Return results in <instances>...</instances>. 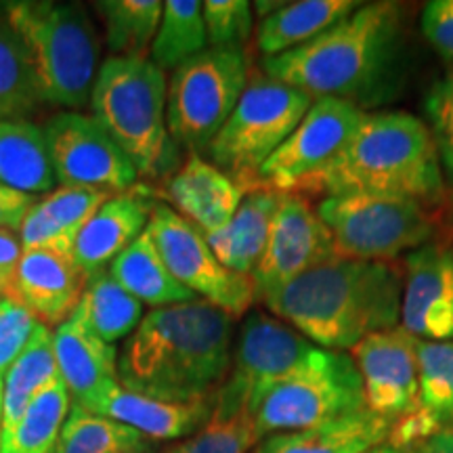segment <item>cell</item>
<instances>
[{"instance_id": "cell-49", "label": "cell", "mask_w": 453, "mask_h": 453, "mask_svg": "<svg viewBox=\"0 0 453 453\" xmlns=\"http://www.w3.org/2000/svg\"><path fill=\"white\" fill-rule=\"evenodd\" d=\"M3 390H4V382H3V376H0V437H3Z\"/></svg>"}, {"instance_id": "cell-19", "label": "cell", "mask_w": 453, "mask_h": 453, "mask_svg": "<svg viewBox=\"0 0 453 453\" xmlns=\"http://www.w3.org/2000/svg\"><path fill=\"white\" fill-rule=\"evenodd\" d=\"M88 277L73 257L44 250H24L13 273V300L47 327L70 319L81 307Z\"/></svg>"}, {"instance_id": "cell-46", "label": "cell", "mask_w": 453, "mask_h": 453, "mask_svg": "<svg viewBox=\"0 0 453 453\" xmlns=\"http://www.w3.org/2000/svg\"><path fill=\"white\" fill-rule=\"evenodd\" d=\"M7 298H13V277L0 273V303Z\"/></svg>"}, {"instance_id": "cell-11", "label": "cell", "mask_w": 453, "mask_h": 453, "mask_svg": "<svg viewBox=\"0 0 453 453\" xmlns=\"http://www.w3.org/2000/svg\"><path fill=\"white\" fill-rule=\"evenodd\" d=\"M147 234L174 280L191 294L225 311L229 317H242L252 307L257 300L252 277L225 269L203 240L202 231L177 211L166 203L154 206Z\"/></svg>"}, {"instance_id": "cell-14", "label": "cell", "mask_w": 453, "mask_h": 453, "mask_svg": "<svg viewBox=\"0 0 453 453\" xmlns=\"http://www.w3.org/2000/svg\"><path fill=\"white\" fill-rule=\"evenodd\" d=\"M336 257L330 229L304 196L281 194L267 248L252 273L257 298L265 300L298 275Z\"/></svg>"}, {"instance_id": "cell-43", "label": "cell", "mask_w": 453, "mask_h": 453, "mask_svg": "<svg viewBox=\"0 0 453 453\" xmlns=\"http://www.w3.org/2000/svg\"><path fill=\"white\" fill-rule=\"evenodd\" d=\"M36 196L17 191L13 187L0 185V229L19 231L26 214L36 203Z\"/></svg>"}, {"instance_id": "cell-5", "label": "cell", "mask_w": 453, "mask_h": 453, "mask_svg": "<svg viewBox=\"0 0 453 453\" xmlns=\"http://www.w3.org/2000/svg\"><path fill=\"white\" fill-rule=\"evenodd\" d=\"M36 76L42 104L81 110L90 104L99 73L97 27L81 3L11 0L0 3Z\"/></svg>"}, {"instance_id": "cell-42", "label": "cell", "mask_w": 453, "mask_h": 453, "mask_svg": "<svg viewBox=\"0 0 453 453\" xmlns=\"http://www.w3.org/2000/svg\"><path fill=\"white\" fill-rule=\"evenodd\" d=\"M420 27L424 38L447 65H453V0H433L422 11Z\"/></svg>"}, {"instance_id": "cell-22", "label": "cell", "mask_w": 453, "mask_h": 453, "mask_svg": "<svg viewBox=\"0 0 453 453\" xmlns=\"http://www.w3.org/2000/svg\"><path fill=\"white\" fill-rule=\"evenodd\" d=\"M214 403L217 395L196 401H164L130 393L118 384L97 413L127 424L150 441H174L196 434L208 422Z\"/></svg>"}, {"instance_id": "cell-23", "label": "cell", "mask_w": 453, "mask_h": 453, "mask_svg": "<svg viewBox=\"0 0 453 453\" xmlns=\"http://www.w3.org/2000/svg\"><path fill=\"white\" fill-rule=\"evenodd\" d=\"M280 200L281 194L263 187L248 191L229 225L202 234L225 269L252 277L267 248L271 223Z\"/></svg>"}, {"instance_id": "cell-35", "label": "cell", "mask_w": 453, "mask_h": 453, "mask_svg": "<svg viewBox=\"0 0 453 453\" xmlns=\"http://www.w3.org/2000/svg\"><path fill=\"white\" fill-rule=\"evenodd\" d=\"M42 105L27 53L0 9V120H26Z\"/></svg>"}, {"instance_id": "cell-27", "label": "cell", "mask_w": 453, "mask_h": 453, "mask_svg": "<svg viewBox=\"0 0 453 453\" xmlns=\"http://www.w3.org/2000/svg\"><path fill=\"white\" fill-rule=\"evenodd\" d=\"M257 443L250 396L225 380L208 422L164 453H250Z\"/></svg>"}, {"instance_id": "cell-18", "label": "cell", "mask_w": 453, "mask_h": 453, "mask_svg": "<svg viewBox=\"0 0 453 453\" xmlns=\"http://www.w3.org/2000/svg\"><path fill=\"white\" fill-rule=\"evenodd\" d=\"M53 350L59 376L70 390L72 403L97 413L105 396L118 387V353L90 330L82 309L53 332Z\"/></svg>"}, {"instance_id": "cell-6", "label": "cell", "mask_w": 453, "mask_h": 453, "mask_svg": "<svg viewBox=\"0 0 453 453\" xmlns=\"http://www.w3.org/2000/svg\"><path fill=\"white\" fill-rule=\"evenodd\" d=\"M166 107V73L150 57H110L101 64L90 110L141 177L157 179L174 164Z\"/></svg>"}, {"instance_id": "cell-2", "label": "cell", "mask_w": 453, "mask_h": 453, "mask_svg": "<svg viewBox=\"0 0 453 453\" xmlns=\"http://www.w3.org/2000/svg\"><path fill=\"white\" fill-rule=\"evenodd\" d=\"M403 53V19L396 3H361L347 19L303 47L263 59L269 78L334 97L361 110L393 97Z\"/></svg>"}, {"instance_id": "cell-16", "label": "cell", "mask_w": 453, "mask_h": 453, "mask_svg": "<svg viewBox=\"0 0 453 453\" xmlns=\"http://www.w3.org/2000/svg\"><path fill=\"white\" fill-rule=\"evenodd\" d=\"M317 344L273 315L250 313L243 321L226 380L250 396V407L265 390L307 364Z\"/></svg>"}, {"instance_id": "cell-38", "label": "cell", "mask_w": 453, "mask_h": 453, "mask_svg": "<svg viewBox=\"0 0 453 453\" xmlns=\"http://www.w3.org/2000/svg\"><path fill=\"white\" fill-rule=\"evenodd\" d=\"M202 13L211 47H243L252 36V7L246 0H206Z\"/></svg>"}, {"instance_id": "cell-48", "label": "cell", "mask_w": 453, "mask_h": 453, "mask_svg": "<svg viewBox=\"0 0 453 453\" xmlns=\"http://www.w3.org/2000/svg\"><path fill=\"white\" fill-rule=\"evenodd\" d=\"M367 453H403V451H399V449H395V447H390V445H380V447H376V449H372V451H367Z\"/></svg>"}, {"instance_id": "cell-4", "label": "cell", "mask_w": 453, "mask_h": 453, "mask_svg": "<svg viewBox=\"0 0 453 453\" xmlns=\"http://www.w3.org/2000/svg\"><path fill=\"white\" fill-rule=\"evenodd\" d=\"M307 194L399 196L426 206L439 202L445 174L428 124L407 111H367Z\"/></svg>"}, {"instance_id": "cell-29", "label": "cell", "mask_w": 453, "mask_h": 453, "mask_svg": "<svg viewBox=\"0 0 453 453\" xmlns=\"http://www.w3.org/2000/svg\"><path fill=\"white\" fill-rule=\"evenodd\" d=\"M53 350V332L41 326L34 334L24 353L4 372L3 382V433H7L24 416L27 405L50 384L59 382Z\"/></svg>"}, {"instance_id": "cell-26", "label": "cell", "mask_w": 453, "mask_h": 453, "mask_svg": "<svg viewBox=\"0 0 453 453\" xmlns=\"http://www.w3.org/2000/svg\"><path fill=\"white\" fill-rule=\"evenodd\" d=\"M44 128L30 120H0V185L24 194H50L55 189Z\"/></svg>"}, {"instance_id": "cell-8", "label": "cell", "mask_w": 453, "mask_h": 453, "mask_svg": "<svg viewBox=\"0 0 453 453\" xmlns=\"http://www.w3.org/2000/svg\"><path fill=\"white\" fill-rule=\"evenodd\" d=\"M365 410L364 384L353 357L317 347L307 364L260 395L252 407L257 441L307 430Z\"/></svg>"}, {"instance_id": "cell-1", "label": "cell", "mask_w": 453, "mask_h": 453, "mask_svg": "<svg viewBox=\"0 0 453 453\" xmlns=\"http://www.w3.org/2000/svg\"><path fill=\"white\" fill-rule=\"evenodd\" d=\"M231 361L234 317L197 298L143 315L118 355V382L154 399H206L223 387Z\"/></svg>"}, {"instance_id": "cell-30", "label": "cell", "mask_w": 453, "mask_h": 453, "mask_svg": "<svg viewBox=\"0 0 453 453\" xmlns=\"http://www.w3.org/2000/svg\"><path fill=\"white\" fill-rule=\"evenodd\" d=\"M154 441L127 424L99 416L81 405L70 407L55 453H151Z\"/></svg>"}, {"instance_id": "cell-9", "label": "cell", "mask_w": 453, "mask_h": 453, "mask_svg": "<svg viewBox=\"0 0 453 453\" xmlns=\"http://www.w3.org/2000/svg\"><path fill=\"white\" fill-rule=\"evenodd\" d=\"M317 214L330 229L338 258L388 263L418 250L434 234L426 203L399 196H327Z\"/></svg>"}, {"instance_id": "cell-21", "label": "cell", "mask_w": 453, "mask_h": 453, "mask_svg": "<svg viewBox=\"0 0 453 453\" xmlns=\"http://www.w3.org/2000/svg\"><path fill=\"white\" fill-rule=\"evenodd\" d=\"M164 196L173 211L208 234L229 225L246 191L200 154H191L168 179Z\"/></svg>"}, {"instance_id": "cell-25", "label": "cell", "mask_w": 453, "mask_h": 453, "mask_svg": "<svg viewBox=\"0 0 453 453\" xmlns=\"http://www.w3.org/2000/svg\"><path fill=\"white\" fill-rule=\"evenodd\" d=\"M355 0H298L283 3L263 17L257 42L263 59L303 47L357 11Z\"/></svg>"}, {"instance_id": "cell-44", "label": "cell", "mask_w": 453, "mask_h": 453, "mask_svg": "<svg viewBox=\"0 0 453 453\" xmlns=\"http://www.w3.org/2000/svg\"><path fill=\"white\" fill-rule=\"evenodd\" d=\"M21 254H24V246H21L19 235L15 231L0 229V273L13 277Z\"/></svg>"}, {"instance_id": "cell-7", "label": "cell", "mask_w": 453, "mask_h": 453, "mask_svg": "<svg viewBox=\"0 0 453 453\" xmlns=\"http://www.w3.org/2000/svg\"><path fill=\"white\" fill-rule=\"evenodd\" d=\"M313 97L269 76L248 82L234 113L206 147L208 162L243 191L257 189L263 164L307 116Z\"/></svg>"}, {"instance_id": "cell-33", "label": "cell", "mask_w": 453, "mask_h": 453, "mask_svg": "<svg viewBox=\"0 0 453 453\" xmlns=\"http://www.w3.org/2000/svg\"><path fill=\"white\" fill-rule=\"evenodd\" d=\"M81 309L90 330L107 344L128 338L143 319V303L124 290L110 271L90 277Z\"/></svg>"}, {"instance_id": "cell-31", "label": "cell", "mask_w": 453, "mask_h": 453, "mask_svg": "<svg viewBox=\"0 0 453 453\" xmlns=\"http://www.w3.org/2000/svg\"><path fill=\"white\" fill-rule=\"evenodd\" d=\"M72 396L64 380L50 384L27 405L24 416L0 437V453H55Z\"/></svg>"}, {"instance_id": "cell-39", "label": "cell", "mask_w": 453, "mask_h": 453, "mask_svg": "<svg viewBox=\"0 0 453 453\" xmlns=\"http://www.w3.org/2000/svg\"><path fill=\"white\" fill-rule=\"evenodd\" d=\"M428 128L437 143L445 183L453 187V65L433 84L424 101Z\"/></svg>"}, {"instance_id": "cell-34", "label": "cell", "mask_w": 453, "mask_h": 453, "mask_svg": "<svg viewBox=\"0 0 453 453\" xmlns=\"http://www.w3.org/2000/svg\"><path fill=\"white\" fill-rule=\"evenodd\" d=\"M206 49L208 34L200 0H166L160 27L151 42L150 59L162 72H174L180 64Z\"/></svg>"}, {"instance_id": "cell-36", "label": "cell", "mask_w": 453, "mask_h": 453, "mask_svg": "<svg viewBox=\"0 0 453 453\" xmlns=\"http://www.w3.org/2000/svg\"><path fill=\"white\" fill-rule=\"evenodd\" d=\"M418 411L437 433L453 430V340H418Z\"/></svg>"}, {"instance_id": "cell-41", "label": "cell", "mask_w": 453, "mask_h": 453, "mask_svg": "<svg viewBox=\"0 0 453 453\" xmlns=\"http://www.w3.org/2000/svg\"><path fill=\"white\" fill-rule=\"evenodd\" d=\"M17 235H19L24 250H44L73 257V242L67 240V237L50 223L47 214L42 212V208L38 206V202L34 203L30 212L26 214L24 223H21Z\"/></svg>"}, {"instance_id": "cell-13", "label": "cell", "mask_w": 453, "mask_h": 453, "mask_svg": "<svg viewBox=\"0 0 453 453\" xmlns=\"http://www.w3.org/2000/svg\"><path fill=\"white\" fill-rule=\"evenodd\" d=\"M59 187H90L116 196L133 189L137 168L95 116L61 111L44 127Z\"/></svg>"}, {"instance_id": "cell-37", "label": "cell", "mask_w": 453, "mask_h": 453, "mask_svg": "<svg viewBox=\"0 0 453 453\" xmlns=\"http://www.w3.org/2000/svg\"><path fill=\"white\" fill-rule=\"evenodd\" d=\"M110 197L111 194L107 191L90 189V187H57L47 197L38 200V206L67 240L76 243L82 226Z\"/></svg>"}, {"instance_id": "cell-17", "label": "cell", "mask_w": 453, "mask_h": 453, "mask_svg": "<svg viewBox=\"0 0 453 453\" xmlns=\"http://www.w3.org/2000/svg\"><path fill=\"white\" fill-rule=\"evenodd\" d=\"M401 327L418 340H453V248L424 243L405 257Z\"/></svg>"}, {"instance_id": "cell-28", "label": "cell", "mask_w": 453, "mask_h": 453, "mask_svg": "<svg viewBox=\"0 0 453 453\" xmlns=\"http://www.w3.org/2000/svg\"><path fill=\"white\" fill-rule=\"evenodd\" d=\"M110 275L139 303L154 309L197 300L174 280L147 229L110 265Z\"/></svg>"}, {"instance_id": "cell-24", "label": "cell", "mask_w": 453, "mask_h": 453, "mask_svg": "<svg viewBox=\"0 0 453 453\" xmlns=\"http://www.w3.org/2000/svg\"><path fill=\"white\" fill-rule=\"evenodd\" d=\"M390 426L393 422L361 410L307 430L269 434L250 453H367L387 443Z\"/></svg>"}, {"instance_id": "cell-32", "label": "cell", "mask_w": 453, "mask_h": 453, "mask_svg": "<svg viewBox=\"0 0 453 453\" xmlns=\"http://www.w3.org/2000/svg\"><path fill=\"white\" fill-rule=\"evenodd\" d=\"M105 26L111 57H150L164 3L160 0H101L93 4Z\"/></svg>"}, {"instance_id": "cell-40", "label": "cell", "mask_w": 453, "mask_h": 453, "mask_svg": "<svg viewBox=\"0 0 453 453\" xmlns=\"http://www.w3.org/2000/svg\"><path fill=\"white\" fill-rule=\"evenodd\" d=\"M42 324L13 298L0 303V376L24 353Z\"/></svg>"}, {"instance_id": "cell-47", "label": "cell", "mask_w": 453, "mask_h": 453, "mask_svg": "<svg viewBox=\"0 0 453 453\" xmlns=\"http://www.w3.org/2000/svg\"><path fill=\"white\" fill-rule=\"evenodd\" d=\"M445 211H447V219H449V223L453 225V187H449V191H447Z\"/></svg>"}, {"instance_id": "cell-15", "label": "cell", "mask_w": 453, "mask_h": 453, "mask_svg": "<svg viewBox=\"0 0 453 453\" xmlns=\"http://www.w3.org/2000/svg\"><path fill=\"white\" fill-rule=\"evenodd\" d=\"M364 384L365 410L388 422L418 410V338L405 327L370 334L350 349Z\"/></svg>"}, {"instance_id": "cell-12", "label": "cell", "mask_w": 453, "mask_h": 453, "mask_svg": "<svg viewBox=\"0 0 453 453\" xmlns=\"http://www.w3.org/2000/svg\"><path fill=\"white\" fill-rule=\"evenodd\" d=\"M365 113L342 99H315L290 137L263 164L257 189L263 187L277 194H307L311 183L353 139Z\"/></svg>"}, {"instance_id": "cell-45", "label": "cell", "mask_w": 453, "mask_h": 453, "mask_svg": "<svg viewBox=\"0 0 453 453\" xmlns=\"http://www.w3.org/2000/svg\"><path fill=\"white\" fill-rule=\"evenodd\" d=\"M403 453H453V430H441Z\"/></svg>"}, {"instance_id": "cell-10", "label": "cell", "mask_w": 453, "mask_h": 453, "mask_svg": "<svg viewBox=\"0 0 453 453\" xmlns=\"http://www.w3.org/2000/svg\"><path fill=\"white\" fill-rule=\"evenodd\" d=\"M248 87L243 47H208L173 72L166 120L170 137L191 154L206 151Z\"/></svg>"}, {"instance_id": "cell-3", "label": "cell", "mask_w": 453, "mask_h": 453, "mask_svg": "<svg viewBox=\"0 0 453 453\" xmlns=\"http://www.w3.org/2000/svg\"><path fill=\"white\" fill-rule=\"evenodd\" d=\"M403 273L390 263L334 257L263 300L271 313L327 350L347 353L401 326Z\"/></svg>"}, {"instance_id": "cell-20", "label": "cell", "mask_w": 453, "mask_h": 453, "mask_svg": "<svg viewBox=\"0 0 453 453\" xmlns=\"http://www.w3.org/2000/svg\"><path fill=\"white\" fill-rule=\"evenodd\" d=\"M151 206L145 189L116 194L82 226L73 243V263L84 275L95 277L110 269L150 225Z\"/></svg>"}]
</instances>
